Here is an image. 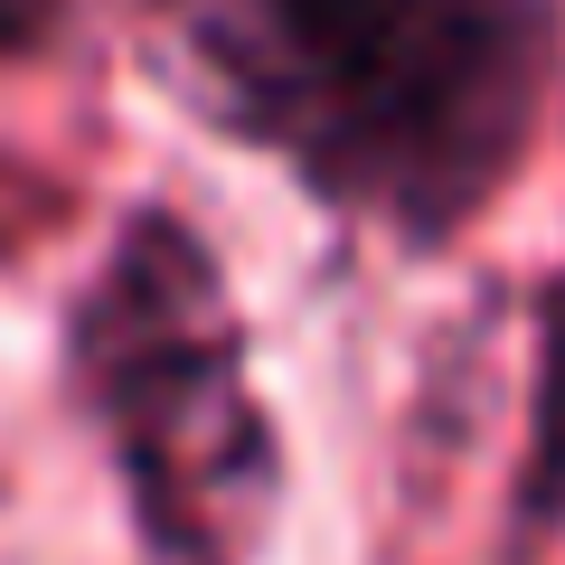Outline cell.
<instances>
[{"label":"cell","instance_id":"1","mask_svg":"<svg viewBox=\"0 0 565 565\" xmlns=\"http://www.w3.org/2000/svg\"><path fill=\"white\" fill-rule=\"evenodd\" d=\"M141 85L321 226L444 264L565 114V0H122Z\"/></svg>","mask_w":565,"mask_h":565},{"label":"cell","instance_id":"2","mask_svg":"<svg viewBox=\"0 0 565 565\" xmlns=\"http://www.w3.org/2000/svg\"><path fill=\"white\" fill-rule=\"evenodd\" d=\"M57 396L141 565H264L292 519V424L199 207L141 189L57 292Z\"/></svg>","mask_w":565,"mask_h":565},{"label":"cell","instance_id":"3","mask_svg":"<svg viewBox=\"0 0 565 565\" xmlns=\"http://www.w3.org/2000/svg\"><path fill=\"white\" fill-rule=\"evenodd\" d=\"M556 546H565V255L527 282V377L500 481V565H546Z\"/></svg>","mask_w":565,"mask_h":565},{"label":"cell","instance_id":"4","mask_svg":"<svg viewBox=\"0 0 565 565\" xmlns=\"http://www.w3.org/2000/svg\"><path fill=\"white\" fill-rule=\"evenodd\" d=\"M95 0H0V85L47 76L57 57H76Z\"/></svg>","mask_w":565,"mask_h":565}]
</instances>
